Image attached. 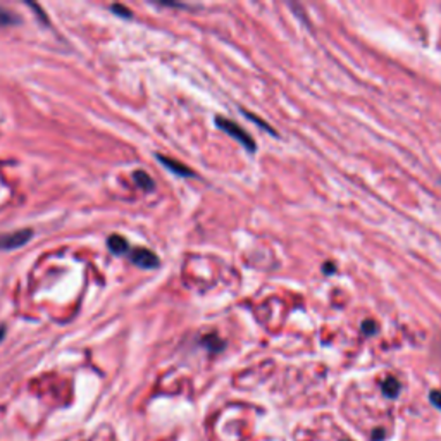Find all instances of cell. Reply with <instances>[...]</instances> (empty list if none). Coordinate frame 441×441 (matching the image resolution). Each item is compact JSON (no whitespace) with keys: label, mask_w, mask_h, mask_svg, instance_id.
Returning <instances> with one entry per match:
<instances>
[{"label":"cell","mask_w":441,"mask_h":441,"mask_svg":"<svg viewBox=\"0 0 441 441\" xmlns=\"http://www.w3.org/2000/svg\"><path fill=\"white\" fill-rule=\"evenodd\" d=\"M216 124H217V128H221L224 133H228V135L233 136L236 141H240L248 152H255L257 150V143L252 140V136L248 135L240 124H236L234 121H231V119L221 117V115H217L216 117Z\"/></svg>","instance_id":"obj_1"},{"label":"cell","mask_w":441,"mask_h":441,"mask_svg":"<svg viewBox=\"0 0 441 441\" xmlns=\"http://www.w3.org/2000/svg\"><path fill=\"white\" fill-rule=\"evenodd\" d=\"M33 236L31 229H19L14 233H9L0 236V250H14V248L23 247L24 243H28Z\"/></svg>","instance_id":"obj_2"},{"label":"cell","mask_w":441,"mask_h":441,"mask_svg":"<svg viewBox=\"0 0 441 441\" xmlns=\"http://www.w3.org/2000/svg\"><path fill=\"white\" fill-rule=\"evenodd\" d=\"M130 260L135 266L141 267V269H155L159 267V257L155 255L149 248H133L130 253Z\"/></svg>","instance_id":"obj_3"},{"label":"cell","mask_w":441,"mask_h":441,"mask_svg":"<svg viewBox=\"0 0 441 441\" xmlns=\"http://www.w3.org/2000/svg\"><path fill=\"white\" fill-rule=\"evenodd\" d=\"M157 159L164 164V167H167L169 171H172L174 174H180V176H193V171H191L190 167H186L185 164L178 162V160H172V159H169V157H164V155H157Z\"/></svg>","instance_id":"obj_4"},{"label":"cell","mask_w":441,"mask_h":441,"mask_svg":"<svg viewBox=\"0 0 441 441\" xmlns=\"http://www.w3.org/2000/svg\"><path fill=\"white\" fill-rule=\"evenodd\" d=\"M107 247L109 250L114 253V255H123V253L128 252V242L119 234H112L109 240H107Z\"/></svg>","instance_id":"obj_5"},{"label":"cell","mask_w":441,"mask_h":441,"mask_svg":"<svg viewBox=\"0 0 441 441\" xmlns=\"http://www.w3.org/2000/svg\"><path fill=\"white\" fill-rule=\"evenodd\" d=\"M381 388H383V393H385L386 396L395 398V396L400 393V388H402V386H400L398 379H395V377H388V379L383 381Z\"/></svg>","instance_id":"obj_6"},{"label":"cell","mask_w":441,"mask_h":441,"mask_svg":"<svg viewBox=\"0 0 441 441\" xmlns=\"http://www.w3.org/2000/svg\"><path fill=\"white\" fill-rule=\"evenodd\" d=\"M135 180L138 183V186H140V188H143L145 191L154 190V181L150 180V176L146 174V172H143V171L135 172Z\"/></svg>","instance_id":"obj_7"},{"label":"cell","mask_w":441,"mask_h":441,"mask_svg":"<svg viewBox=\"0 0 441 441\" xmlns=\"http://www.w3.org/2000/svg\"><path fill=\"white\" fill-rule=\"evenodd\" d=\"M16 23H19V17L14 16L11 11H7V9L0 7V26H11Z\"/></svg>","instance_id":"obj_8"},{"label":"cell","mask_w":441,"mask_h":441,"mask_svg":"<svg viewBox=\"0 0 441 441\" xmlns=\"http://www.w3.org/2000/svg\"><path fill=\"white\" fill-rule=\"evenodd\" d=\"M242 110H243V114H245V115H247V117H248V119H250V121H253V123H257V124H259V126L262 128V130H266V131H269V133H273V135H276V131H274V130H273V128H271V126H269V124H267V123H264V121H260V119H259V117H257V115H253V114H250V112H248V110H245V109H242Z\"/></svg>","instance_id":"obj_9"},{"label":"cell","mask_w":441,"mask_h":441,"mask_svg":"<svg viewBox=\"0 0 441 441\" xmlns=\"http://www.w3.org/2000/svg\"><path fill=\"white\" fill-rule=\"evenodd\" d=\"M112 12L119 17H126V19H130L131 17V11L126 7H123V6H112Z\"/></svg>","instance_id":"obj_10"},{"label":"cell","mask_w":441,"mask_h":441,"mask_svg":"<svg viewBox=\"0 0 441 441\" xmlns=\"http://www.w3.org/2000/svg\"><path fill=\"white\" fill-rule=\"evenodd\" d=\"M362 329H364L365 335H374V333L377 331V326L374 320H365V322L362 324Z\"/></svg>","instance_id":"obj_11"},{"label":"cell","mask_w":441,"mask_h":441,"mask_svg":"<svg viewBox=\"0 0 441 441\" xmlns=\"http://www.w3.org/2000/svg\"><path fill=\"white\" fill-rule=\"evenodd\" d=\"M429 398H431V402L436 405V407L441 408V391H431Z\"/></svg>","instance_id":"obj_12"},{"label":"cell","mask_w":441,"mask_h":441,"mask_svg":"<svg viewBox=\"0 0 441 441\" xmlns=\"http://www.w3.org/2000/svg\"><path fill=\"white\" fill-rule=\"evenodd\" d=\"M322 271H324L326 274H331V273H335V271H336V267L333 266V264H328V266L322 267Z\"/></svg>","instance_id":"obj_13"},{"label":"cell","mask_w":441,"mask_h":441,"mask_svg":"<svg viewBox=\"0 0 441 441\" xmlns=\"http://www.w3.org/2000/svg\"><path fill=\"white\" fill-rule=\"evenodd\" d=\"M4 335H6V328H0V340L4 338Z\"/></svg>","instance_id":"obj_14"}]
</instances>
